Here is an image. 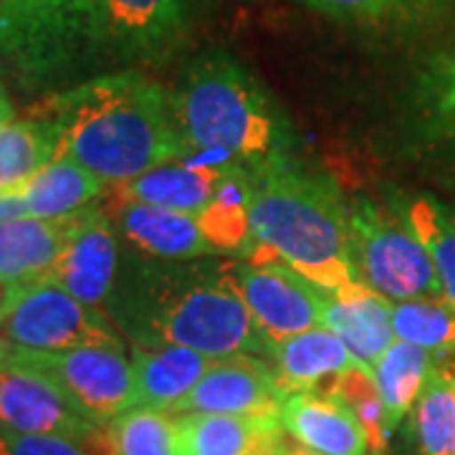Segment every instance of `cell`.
Listing matches in <instances>:
<instances>
[{
    "mask_svg": "<svg viewBox=\"0 0 455 455\" xmlns=\"http://www.w3.org/2000/svg\"><path fill=\"white\" fill-rule=\"evenodd\" d=\"M178 455H283V425L278 418H241L215 412H182Z\"/></svg>",
    "mask_w": 455,
    "mask_h": 455,
    "instance_id": "obj_16",
    "label": "cell"
},
{
    "mask_svg": "<svg viewBox=\"0 0 455 455\" xmlns=\"http://www.w3.org/2000/svg\"><path fill=\"white\" fill-rule=\"evenodd\" d=\"M283 455H322V453L311 451V448H307V445H286V448H283Z\"/></svg>",
    "mask_w": 455,
    "mask_h": 455,
    "instance_id": "obj_35",
    "label": "cell"
},
{
    "mask_svg": "<svg viewBox=\"0 0 455 455\" xmlns=\"http://www.w3.org/2000/svg\"><path fill=\"white\" fill-rule=\"evenodd\" d=\"M322 326L331 329L347 344L352 357L370 370L397 341L392 329V301L364 281L341 286L337 291L324 289Z\"/></svg>",
    "mask_w": 455,
    "mask_h": 455,
    "instance_id": "obj_15",
    "label": "cell"
},
{
    "mask_svg": "<svg viewBox=\"0 0 455 455\" xmlns=\"http://www.w3.org/2000/svg\"><path fill=\"white\" fill-rule=\"evenodd\" d=\"M316 392H329V395L339 397L341 403L357 415V420L370 440V455H387L395 430L390 427L387 412H385L382 397H379L377 382H374V372L370 367L355 364L347 372H341L337 379H331L324 390Z\"/></svg>",
    "mask_w": 455,
    "mask_h": 455,
    "instance_id": "obj_29",
    "label": "cell"
},
{
    "mask_svg": "<svg viewBox=\"0 0 455 455\" xmlns=\"http://www.w3.org/2000/svg\"><path fill=\"white\" fill-rule=\"evenodd\" d=\"M107 182L64 155L53 157L28 182L16 188L26 218L59 220L97 205L107 193Z\"/></svg>",
    "mask_w": 455,
    "mask_h": 455,
    "instance_id": "obj_21",
    "label": "cell"
},
{
    "mask_svg": "<svg viewBox=\"0 0 455 455\" xmlns=\"http://www.w3.org/2000/svg\"><path fill=\"white\" fill-rule=\"evenodd\" d=\"M0 331L16 347L31 352L82 347L124 349V341L104 311L76 301L49 278L8 293L0 301Z\"/></svg>",
    "mask_w": 455,
    "mask_h": 455,
    "instance_id": "obj_6",
    "label": "cell"
},
{
    "mask_svg": "<svg viewBox=\"0 0 455 455\" xmlns=\"http://www.w3.org/2000/svg\"><path fill=\"white\" fill-rule=\"evenodd\" d=\"M175 260L147 274L122 324L145 347H188L212 359L259 355L271 359V341L251 316L233 281V263Z\"/></svg>",
    "mask_w": 455,
    "mask_h": 455,
    "instance_id": "obj_4",
    "label": "cell"
},
{
    "mask_svg": "<svg viewBox=\"0 0 455 455\" xmlns=\"http://www.w3.org/2000/svg\"><path fill=\"white\" fill-rule=\"evenodd\" d=\"M36 116L59 130V155L109 188L188 157L172 94L137 68L109 71L46 99Z\"/></svg>",
    "mask_w": 455,
    "mask_h": 455,
    "instance_id": "obj_1",
    "label": "cell"
},
{
    "mask_svg": "<svg viewBox=\"0 0 455 455\" xmlns=\"http://www.w3.org/2000/svg\"><path fill=\"white\" fill-rule=\"evenodd\" d=\"M415 235L425 245L438 274L443 299L455 307V211L438 197L415 196L403 205V212Z\"/></svg>",
    "mask_w": 455,
    "mask_h": 455,
    "instance_id": "obj_26",
    "label": "cell"
},
{
    "mask_svg": "<svg viewBox=\"0 0 455 455\" xmlns=\"http://www.w3.org/2000/svg\"><path fill=\"white\" fill-rule=\"evenodd\" d=\"M82 212L59 220L18 218L0 223V301L49 276Z\"/></svg>",
    "mask_w": 455,
    "mask_h": 455,
    "instance_id": "obj_14",
    "label": "cell"
},
{
    "mask_svg": "<svg viewBox=\"0 0 455 455\" xmlns=\"http://www.w3.org/2000/svg\"><path fill=\"white\" fill-rule=\"evenodd\" d=\"M188 164H256L289 157L291 127L259 79L215 49L188 66L172 92Z\"/></svg>",
    "mask_w": 455,
    "mask_h": 455,
    "instance_id": "obj_3",
    "label": "cell"
},
{
    "mask_svg": "<svg viewBox=\"0 0 455 455\" xmlns=\"http://www.w3.org/2000/svg\"><path fill=\"white\" fill-rule=\"evenodd\" d=\"M101 205L109 215L116 235L152 259L175 263V260H196L218 253L196 215L167 211L147 203L119 200L112 193L109 200Z\"/></svg>",
    "mask_w": 455,
    "mask_h": 455,
    "instance_id": "obj_13",
    "label": "cell"
},
{
    "mask_svg": "<svg viewBox=\"0 0 455 455\" xmlns=\"http://www.w3.org/2000/svg\"><path fill=\"white\" fill-rule=\"evenodd\" d=\"M392 329L400 341L423 347L438 359L455 355V307L443 296L392 301Z\"/></svg>",
    "mask_w": 455,
    "mask_h": 455,
    "instance_id": "obj_27",
    "label": "cell"
},
{
    "mask_svg": "<svg viewBox=\"0 0 455 455\" xmlns=\"http://www.w3.org/2000/svg\"><path fill=\"white\" fill-rule=\"evenodd\" d=\"M215 359L188 347H142L132 349L137 407L170 412L203 379Z\"/></svg>",
    "mask_w": 455,
    "mask_h": 455,
    "instance_id": "obj_18",
    "label": "cell"
},
{
    "mask_svg": "<svg viewBox=\"0 0 455 455\" xmlns=\"http://www.w3.org/2000/svg\"><path fill=\"white\" fill-rule=\"evenodd\" d=\"M420 455H455V362L440 359L415 405Z\"/></svg>",
    "mask_w": 455,
    "mask_h": 455,
    "instance_id": "obj_25",
    "label": "cell"
},
{
    "mask_svg": "<svg viewBox=\"0 0 455 455\" xmlns=\"http://www.w3.org/2000/svg\"><path fill=\"white\" fill-rule=\"evenodd\" d=\"M322 16L344 23H390L423 8L427 0H301Z\"/></svg>",
    "mask_w": 455,
    "mask_h": 455,
    "instance_id": "obj_30",
    "label": "cell"
},
{
    "mask_svg": "<svg viewBox=\"0 0 455 455\" xmlns=\"http://www.w3.org/2000/svg\"><path fill=\"white\" fill-rule=\"evenodd\" d=\"M286 400L289 392L278 385L274 367L253 355H233L215 359L203 379L170 412H215L281 420Z\"/></svg>",
    "mask_w": 455,
    "mask_h": 455,
    "instance_id": "obj_11",
    "label": "cell"
},
{
    "mask_svg": "<svg viewBox=\"0 0 455 455\" xmlns=\"http://www.w3.org/2000/svg\"><path fill=\"white\" fill-rule=\"evenodd\" d=\"M349 245L359 281L390 301L443 296L433 260L403 215L357 203L349 211Z\"/></svg>",
    "mask_w": 455,
    "mask_h": 455,
    "instance_id": "obj_5",
    "label": "cell"
},
{
    "mask_svg": "<svg viewBox=\"0 0 455 455\" xmlns=\"http://www.w3.org/2000/svg\"><path fill=\"white\" fill-rule=\"evenodd\" d=\"M104 455H178L172 412L134 407L104 425Z\"/></svg>",
    "mask_w": 455,
    "mask_h": 455,
    "instance_id": "obj_28",
    "label": "cell"
},
{
    "mask_svg": "<svg viewBox=\"0 0 455 455\" xmlns=\"http://www.w3.org/2000/svg\"><path fill=\"white\" fill-rule=\"evenodd\" d=\"M0 427L18 435L97 443L104 427L86 418L49 377L5 364L0 370Z\"/></svg>",
    "mask_w": 455,
    "mask_h": 455,
    "instance_id": "obj_10",
    "label": "cell"
},
{
    "mask_svg": "<svg viewBox=\"0 0 455 455\" xmlns=\"http://www.w3.org/2000/svg\"><path fill=\"white\" fill-rule=\"evenodd\" d=\"M13 347H16V344L0 331V370L8 364V359H11V355H13Z\"/></svg>",
    "mask_w": 455,
    "mask_h": 455,
    "instance_id": "obj_33",
    "label": "cell"
},
{
    "mask_svg": "<svg viewBox=\"0 0 455 455\" xmlns=\"http://www.w3.org/2000/svg\"><path fill=\"white\" fill-rule=\"evenodd\" d=\"M425 99L440 127L455 137V46L440 53L425 74Z\"/></svg>",
    "mask_w": 455,
    "mask_h": 455,
    "instance_id": "obj_31",
    "label": "cell"
},
{
    "mask_svg": "<svg viewBox=\"0 0 455 455\" xmlns=\"http://www.w3.org/2000/svg\"><path fill=\"white\" fill-rule=\"evenodd\" d=\"M438 362L440 359L423 347L400 339L377 359V364L372 367L374 382L392 430H397L407 412L418 405V397L423 395L425 382Z\"/></svg>",
    "mask_w": 455,
    "mask_h": 455,
    "instance_id": "obj_23",
    "label": "cell"
},
{
    "mask_svg": "<svg viewBox=\"0 0 455 455\" xmlns=\"http://www.w3.org/2000/svg\"><path fill=\"white\" fill-rule=\"evenodd\" d=\"M218 253H251V172L245 164H226L208 211L197 218Z\"/></svg>",
    "mask_w": 455,
    "mask_h": 455,
    "instance_id": "obj_22",
    "label": "cell"
},
{
    "mask_svg": "<svg viewBox=\"0 0 455 455\" xmlns=\"http://www.w3.org/2000/svg\"><path fill=\"white\" fill-rule=\"evenodd\" d=\"M233 281L271 347L322 326L324 289L286 263H233Z\"/></svg>",
    "mask_w": 455,
    "mask_h": 455,
    "instance_id": "obj_9",
    "label": "cell"
},
{
    "mask_svg": "<svg viewBox=\"0 0 455 455\" xmlns=\"http://www.w3.org/2000/svg\"><path fill=\"white\" fill-rule=\"evenodd\" d=\"M8 119H13V107L5 99V94H0V122H8Z\"/></svg>",
    "mask_w": 455,
    "mask_h": 455,
    "instance_id": "obj_34",
    "label": "cell"
},
{
    "mask_svg": "<svg viewBox=\"0 0 455 455\" xmlns=\"http://www.w3.org/2000/svg\"><path fill=\"white\" fill-rule=\"evenodd\" d=\"M8 364L49 377L97 425L112 423L137 407L132 357L114 347H82L64 352H31L13 347Z\"/></svg>",
    "mask_w": 455,
    "mask_h": 455,
    "instance_id": "obj_7",
    "label": "cell"
},
{
    "mask_svg": "<svg viewBox=\"0 0 455 455\" xmlns=\"http://www.w3.org/2000/svg\"><path fill=\"white\" fill-rule=\"evenodd\" d=\"M271 362L278 385L289 395L324 390L331 379L359 364L347 344L326 326H316L274 344Z\"/></svg>",
    "mask_w": 455,
    "mask_h": 455,
    "instance_id": "obj_19",
    "label": "cell"
},
{
    "mask_svg": "<svg viewBox=\"0 0 455 455\" xmlns=\"http://www.w3.org/2000/svg\"><path fill=\"white\" fill-rule=\"evenodd\" d=\"M281 425L299 445L322 455H370V440L357 415L329 392L289 395Z\"/></svg>",
    "mask_w": 455,
    "mask_h": 455,
    "instance_id": "obj_17",
    "label": "cell"
},
{
    "mask_svg": "<svg viewBox=\"0 0 455 455\" xmlns=\"http://www.w3.org/2000/svg\"><path fill=\"white\" fill-rule=\"evenodd\" d=\"M101 64L160 61L180 44L190 0H86Z\"/></svg>",
    "mask_w": 455,
    "mask_h": 455,
    "instance_id": "obj_8",
    "label": "cell"
},
{
    "mask_svg": "<svg viewBox=\"0 0 455 455\" xmlns=\"http://www.w3.org/2000/svg\"><path fill=\"white\" fill-rule=\"evenodd\" d=\"M56 124L36 116L0 122V193L16 190L59 157Z\"/></svg>",
    "mask_w": 455,
    "mask_h": 455,
    "instance_id": "obj_24",
    "label": "cell"
},
{
    "mask_svg": "<svg viewBox=\"0 0 455 455\" xmlns=\"http://www.w3.org/2000/svg\"><path fill=\"white\" fill-rule=\"evenodd\" d=\"M119 263V235L104 205L82 212V220L51 268V283L61 286L76 301L101 309L112 299Z\"/></svg>",
    "mask_w": 455,
    "mask_h": 455,
    "instance_id": "obj_12",
    "label": "cell"
},
{
    "mask_svg": "<svg viewBox=\"0 0 455 455\" xmlns=\"http://www.w3.org/2000/svg\"><path fill=\"white\" fill-rule=\"evenodd\" d=\"M0 455H104V435L97 443L18 435L0 427Z\"/></svg>",
    "mask_w": 455,
    "mask_h": 455,
    "instance_id": "obj_32",
    "label": "cell"
},
{
    "mask_svg": "<svg viewBox=\"0 0 455 455\" xmlns=\"http://www.w3.org/2000/svg\"><path fill=\"white\" fill-rule=\"evenodd\" d=\"M253 263H286L296 274L337 291L357 283L349 245V212L337 190L283 157L248 167Z\"/></svg>",
    "mask_w": 455,
    "mask_h": 455,
    "instance_id": "obj_2",
    "label": "cell"
},
{
    "mask_svg": "<svg viewBox=\"0 0 455 455\" xmlns=\"http://www.w3.org/2000/svg\"><path fill=\"white\" fill-rule=\"evenodd\" d=\"M0 94H3V86H0Z\"/></svg>",
    "mask_w": 455,
    "mask_h": 455,
    "instance_id": "obj_36",
    "label": "cell"
},
{
    "mask_svg": "<svg viewBox=\"0 0 455 455\" xmlns=\"http://www.w3.org/2000/svg\"><path fill=\"white\" fill-rule=\"evenodd\" d=\"M226 164H211V167L188 163L160 164L132 182L112 188V196L119 200L147 203V205L200 218L215 197V188L220 182Z\"/></svg>",
    "mask_w": 455,
    "mask_h": 455,
    "instance_id": "obj_20",
    "label": "cell"
}]
</instances>
